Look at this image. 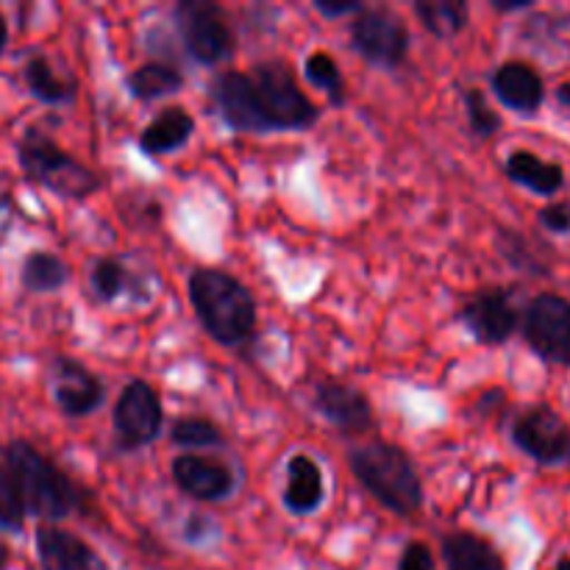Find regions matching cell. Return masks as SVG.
<instances>
[{"mask_svg":"<svg viewBox=\"0 0 570 570\" xmlns=\"http://www.w3.org/2000/svg\"><path fill=\"white\" fill-rule=\"evenodd\" d=\"M209 98L232 131H309L321 120L315 100L301 89L293 67L267 59L254 70H223L209 81Z\"/></svg>","mask_w":570,"mask_h":570,"instance_id":"cell-1","label":"cell"},{"mask_svg":"<svg viewBox=\"0 0 570 570\" xmlns=\"http://www.w3.org/2000/svg\"><path fill=\"white\" fill-rule=\"evenodd\" d=\"M3 468L14 482L26 515L53 523L70 515H83L92 507V493L26 440L6 445Z\"/></svg>","mask_w":570,"mask_h":570,"instance_id":"cell-2","label":"cell"},{"mask_svg":"<svg viewBox=\"0 0 570 570\" xmlns=\"http://www.w3.org/2000/svg\"><path fill=\"white\" fill-rule=\"evenodd\" d=\"M195 317L215 343L243 345L256 332V298L237 276L220 267H195L187 278Z\"/></svg>","mask_w":570,"mask_h":570,"instance_id":"cell-3","label":"cell"},{"mask_svg":"<svg viewBox=\"0 0 570 570\" xmlns=\"http://www.w3.org/2000/svg\"><path fill=\"white\" fill-rule=\"evenodd\" d=\"M345 460L351 476L387 512L399 518H415L423 510V479L415 460L401 445L373 440L348 449Z\"/></svg>","mask_w":570,"mask_h":570,"instance_id":"cell-4","label":"cell"},{"mask_svg":"<svg viewBox=\"0 0 570 570\" xmlns=\"http://www.w3.org/2000/svg\"><path fill=\"white\" fill-rule=\"evenodd\" d=\"M17 161L28 181L65 200H87L104 187V178L92 167L83 165L39 128H28L22 134L17 142Z\"/></svg>","mask_w":570,"mask_h":570,"instance_id":"cell-5","label":"cell"},{"mask_svg":"<svg viewBox=\"0 0 570 570\" xmlns=\"http://www.w3.org/2000/svg\"><path fill=\"white\" fill-rule=\"evenodd\" d=\"M351 48L376 70H399L410 56L412 33L387 6H362L351 20Z\"/></svg>","mask_w":570,"mask_h":570,"instance_id":"cell-6","label":"cell"},{"mask_svg":"<svg viewBox=\"0 0 570 570\" xmlns=\"http://www.w3.org/2000/svg\"><path fill=\"white\" fill-rule=\"evenodd\" d=\"M176 26L184 50L198 65L217 67L234 56V28L226 11L212 0H181L176 6Z\"/></svg>","mask_w":570,"mask_h":570,"instance_id":"cell-7","label":"cell"},{"mask_svg":"<svg viewBox=\"0 0 570 570\" xmlns=\"http://www.w3.org/2000/svg\"><path fill=\"white\" fill-rule=\"evenodd\" d=\"M111 423H115L117 451H122V454L142 451L150 443H156L161 429H165V406H161L156 387H150L142 379L128 382L120 399L115 401Z\"/></svg>","mask_w":570,"mask_h":570,"instance_id":"cell-8","label":"cell"},{"mask_svg":"<svg viewBox=\"0 0 570 570\" xmlns=\"http://www.w3.org/2000/svg\"><path fill=\"white\" fill-rule=\"evenodd\" d=\"M512 445L540 468L570 465V423L549 404L523 410L510 426Z\"/></svg>","mask_w":570,"mask_h":570,"instance_id":"cell-9","label":"cell"},{"mask_svg":"<svg viewBox=\"0 0 570 570\" xmlns=\"http://www.w3.org/2000/svg\"><path fill=\"white\" fill-rule=\"evenodd\" d=\"M521 332L529 348L549 365L570 367V301L557 293H540L521 315Z\"/></svg>","mask_w":570,"mask_h":570,"instance_id":"cell-10","label":"cell"},{"mask_svg":"<svg viewBox=\"0 0 570 570\" xmlns=\"http://www.w3.org/2000/svg\"><path fill=\"white\" fill-rule=\"evenodd\" d=\"M460 323L479 345H504L521 328V312L504 287H484L462 304Z\"/></svg>","mask_w":570,"mask_h":570,"instance_id":"cell-11","label":"cell"},{"mask_svg":"<svg viewBox=\"0 0 570 570\" xmlns=\"http://www.w3.org/2000/svg\"><path fill=\"white\" fill-rule=\"evenodd\" d=\"M50 387L59 412L70 421L89 417L106 404V384L83 362L61 354L50 362Z\"/></svg>","mask_w":570,"mask_h":570,"instance_id":"cell-12","label":"cell"},{"mask_svg":"<svg viewBox=\"0 0 570 570\" xmlns=\"http://www.w3.org/2000/svg\"><path fill=\"white\" fill-rule=\"evenodd\" d=\"M317 415L334 426L337 432L348 434V438H360V434L373 432V404L360 387L348 382H337V379H323L312 395Z\"/></svg>","mask_w":570,"mask_h":570,"instance_id":"cell-13","label":"cell"},{"mask_svg":"<svg viewBox=\"0 0 570 570\" xmlns=\"http://www.w3.org/2000/svg\"><path fill=\"white\" fill-rule=\"evenodd\" d=\"M176 488L200 504H220L237 493V473L223 460L204 454H178L170 462Z\"/></svg>","mask_w":570,"mask_h":570,"instance_id":"cell-14","label":"cell"},{"mask_svg":"<svg viewBox=\"0 0 570 570\" xmlns=\"http://www.w3.org/2000/svg\"><path fill=\"white\" fill-rule=\"evenodd\" d=\"M37 557L42 570H111L87 540L53 523L37 529Z\"/></svg>","mask_w":570,"mask_h":570,"instance_id":"cell-15","label":"cell"},{"mask_svg":"<svg viewBox=\"0 0 570 570\" xmlns=\"http://www.w3.org/2000/svg\"><path fill=\"white\" fill-rule=\"evenodd\" d=\"M495 98L521 117H534L546 100V81L529 61H504L490 78Z\"/></svg>","mask_w":570,"mask_h":570,"instance_id":"cell-16","label":"cell"},{"mask_svg":"<svg viewBox=\"0 0 570 570\" xmlns=\"http://www.w3.org/2000/svg\"><path fill=\"white\" fill-rule=\"evenodd\" d=\"M89 284H92V293L100 304H115L120 298H128L131 304H148L150 301V289L145 278L137 271H131L128 262L120 259V256L95 259Z\"/></svg>","mask_w":570,"mask_h":570,"instance_id":"cell-17","label":"cell"},{"mask_svg":"<svg viewBox=\"0 0 570 570\" xmlns=\"http://www.w3.org/2000/svg\"><path fill=\"white\" fill-rule=\"evenodd\" d=\"M326 501V482L323 471L309 454H293L287 460V488L282 493V504L289 515H315Z\"/></svg>","mask_w":570,"mask_h":570,"instance_id":"cell-18","label":"cell"},{"mask_svg":"<svg viewBox=\"0 0 570 570\" xmlns=\"http://www.w3.org/2000/svg\"><path fill=\"white\" fill-rule=\"evenodd\" d=\"M195 117L184 106H165L148 126L139 134L137 145L148 159H161L167 154H176L193 139Z\"/></svg>","mask_w":570,"mask_h":570,"instance_id":"cell-19","label":"cell"},{"mask_svg":"<svg viewBox=\"0 0 570 570\" xmlns=\"http://www.w3.org/2000/svg\"><path fill=\"white\" fill-rule=\"evenodd\" d=\"M504 173L512 184H521L540 198H554L566 187V170L557 161L540 159L534 150H512L504 161Z\"/></svg>","mask_w":570,"mask_h":570,"instance_id":"cell-20","label":"cell"},{"mask_svg":"<svg viewBox=\"0 0 570 570\" xmlns=\"http://www.w3.org/2000/svg\"><path fill=\"white\" fill-rule=\"evenodd\" d=\"M445 570H507L501 551L476 532H451L440 546Z\"/></svg>","mask_w":570,"mask_h":570,"instance_id":"cell-21","label":"cell"},{"mask_svg":"<svg viewBox=\"0 0 570 570\" xmlns=\"http://www.w3.org/2000/svg\"><path fill=\"white\" fill-rule=\"evenodd\" d=\"M26 87L39 104L67 106L78 98V81L70 70L56 67L48 56H31L22 67Z\"/></svg>","mask_w":570,"mask_h":570,"instance_id":"cell-22","label":"cell"},{"mask_svg":"<svg viewBox=\"0 0 570 570\" xmlns=\"http://www.w3.org/2000/svg\"><path fill=\"white\" fill-rule=\"evenodd\" d=\"M184 81H187L184 72L176 65H170V61H145V65H139L137 70L126 76L128 92L137 100H142V104L181 92Z\"/></svg>","mask_w":570,"mask_h":570,"instance_id":"cell-23","label":"cell"},{"mask_svg":"<svg viewBox=\"0 0 570 570\" xmlns=\"http://www.w3.org/2000/svg\"><path fill=\"white\" fill-rule=\"evenodd\" d=\"M415 17L432 37L454 39L468 26V3L462 0H417Z\"/></svg>","mask_w":570,"mask_h":570,"instance_id":"cell-24","label":"cell"},{"mask_svg":"<svg viewBox=\"0 0 570 570\" xmlns=\"http://www.w3.org/2000/svg\"><path fill=\"white\" fill-rule=\"evenodd\" d=\"M20 282L28 293H59L67 282H70V267L48 250H33L26 256L20 271Z\"/></svg>","mask_w":570,"mask_h":570,"instance_id":"cell-25","label":"cell"},{"mask_svg":"<svg viewBox=\"0 0 570 570\" xmlns=\"http://www.w3.org/2000/svg\"><path fill=\"white\" fill-rule=\"evenodd\" d=\"M170 443L195 454L200 449H220L226 445V434L215 421L204 415H178L170 426Z\"/></svg>","mask_w":570,"mask_h":570,"instance_id":"cell-26","label":"cell"},{"mask_svg":"<svg viewBox=\"0 0 570 570\" xmlns=\"http://www.w3.org/2000/svg\"><path fill=\"white\" fill-rule=\"evenodd\" d=\"M304 76L312 87L323 89L328 95V104L332 106H345L348 100V92H345V78L340 65L334 61V56L323 53V50H315V53L306 56L304 61Z\"/></svg>","mask_w":570,"mask_h":570,"instance_id":"cell-27","label":"cell"},{"mask_svg":"<svg viewBox=\"0 0 570 570\" xmlns=\"http://www.w3.org/2000/svg\"><path fill=\"white\" fill-rule=\"evenodd\" d=\"M462 104H465V115H468V126H471L473 137L479 139H490L501 131L504 120H501L499 111L490 106L488 95L482 92L479 87H468L462 92Z\"/></svg>","mask_w":570,"mask_h":570,"instance_id":"cell-28","label":"cell"},{"mask_svg":"<svg viewBox=\"0 0 570 570\" xmlns=\"http://www.w3.org/2000/svg\"><path fill=\"white\" fill-rule=\"evenodd\" d=\"M22 523H26L22 501L20 495H17L11 476L6 473V468L0 465V529H3V532H22Z\"/></svg>","mask_w":570,"mask_h":570,"instance_id":"cell-29","label":"cell"},{"mask_svg":"<svg viewBox=\"0 0 570 570\" xmlns=\"http://www.w3.org/2000/svg\"><path fill=\"white\" fill-rule=\"evenodd\" d=\"M395 570H438V560H434L432 549L421 540H412L406 543V549L401 551L399 568Z\"/></svg>","mask_w":570,"mask_h":570,"instance_id":"cell-30","label":"cell"},{"mask_svg":"<svg viewBox=\"0 0 570 570\" xmlns=\"http://www.w3.org/2000/svg\"><path fill=\"white\" fill-rule=\"evenodd\" d=\"M538 223L551 234H570V204L557 200V204L543 206L538 212Z\"/></svg>","mask_w":570,"mask_h":570,"instance_id":"cell-31","label":"cell"},{"mask_svg":"<svg viewBox=\"0 0 570 570\" xmlns=\"http://www.w3.org/2000/svg\"><path fill=\"white\" fill-rule=\"evenodd\" d=\"M365 3H360V0H315V11L317 14H323L326 20H337V17H351L356 14V11L362 9Z\"/></svg>","mask_w":570,"mask_h":570,"instance_id":"cell-32","label":"cell"},{"mask_svg":"<svg viewBox=\"0 0 570 570\" xmlns=\"http://www.w3.org/2000/svg\"><path fill=\"white\" fill-rule=\"evenodd\" d=\"M206 534H215V523L204 515L189 518L187 527H184V538H187L189 543H204Z\"/></svg>","mask_w":570,"mask_h":570,"instance_id":"cell-33","label":"cell"},{"mask_svg":"<svg viewBox=\"0 0 570 570\" xmlns=\"http://www.w3.org/2000/svg\"><path fill=\"white\" fill-rule=\"evenodd\" d=\"M14 200H11V195L0 187V239H3L6 234L11 232V226H14Z\"/></svg>","mask_w":570,"mask_h":570,"instance_id":"cell-34","label":"cell"},{"mask_svg":"<svg viewBox=\"0 0 570 570\" xmlns=\"http://www.w3.org/2000/svg\"><path fill=\"white\" fill-rule=\"evenodd\" d=\"M529 0H512V3H507V0H493V9L501 11V14H512V11H523L529 9Z\"/></svg>","mask_w":570,"mask_h":570,"instance_id":"cell-35","label":"cell"},{"mask_svg":"<svg viewBox=\"0 0 570 570\" xmlns=\"http://www.w3.org/2000/svg\"><path fill=\"white\" fill-rule=\"evenodd\" d=\"M557 104H560L562 109H568V115H570V81L557 87Z\"/></svg>","mask_w":570,"mask_h":570,"instance_id":"cell-36","label":"cell"},{"mask_svg":"<svg viewBox=\"0 0 570 570\" xmlns=\"http://www.w3.org/2000/svg\"><path fill=\"white\" fill-rule=\"evenodd\" d=\"M6 42H9V26H6V17L0 14V53L6 50Z\"/></svg>","mask_w":570,"mask_h":570,"instance_id":"cell-37","label":"cell"},{"mask_svg":"<svg viewBox=\"0 0 570 570\" xmlns=\"http://www.w3.org/2000/svg\"><path fill=\"white\" fill-rule=\"evenodd\" d=\"M9 568V549H6V543L0 540V570Z\"/></svg>","mask_w":570,"mask_h":570,"instance_id":"cell-38","label":"cell"},{"mask_svg":"<svg viewBox=\"0 0 570 570\" xmlns=\"http://www.w3.org/2000/svg\"><path fill=\"white\" fill-rule=\"evenodd\" d=\"M551 570H570V557H562V560L557 562V566L551 568Z\"/></svg>","mask_w":570,"mask_h":570,"instance_id":"cell-39","label":"cell"}]
</instances>
